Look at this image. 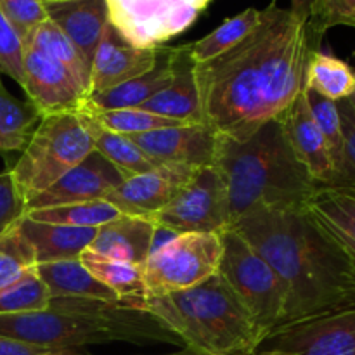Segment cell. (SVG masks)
<instances>
[{"instance_id":"30bf717a","label":"cell","mask_w":355,"mask_h":355,"mask_svg":"<svg viewBox=\"0 0 355 355\" xmlns=\"http://www.w3.org/2000/svg\"><path fill=\"white\" fill-rule=\"evenodd\" d=\"M211 0H107L110 23L137 47H159L186 31Z\"/></svg>"},{"instance_id":"7bdbcfd3","label":"cell","mask_w":355,"mask_h":355,"mask_svg":"<svg viewBox=\"0 0 355 355\" xmlns=\"http://www.w3.org/2000/svg\"><path fill=\"white\" fill-rule=\"evenodd\" d=\"M51 355H83L80 350H54Z\"/></svg>"},{"instance_id":"484cf974","label":"cell","mask_w":355,"mask_h":355,"mask_svg":"<svg viewBox=\"0 0 355 355\" xmlns=\"http://www.w3.org/2000/svg\"><path fill=\"white\" fill-rule=\"evenodd\" d=\"M40 120L37 107L16 99L0 78V155L23 153Z\"/></svg>"},{"instance_id":"836d02e7","label":"cell","mask_w":355,"mask_h":355,"mask_svg":"<svg viewBox=\"0 0 355 355\" xmlns=\"http://www.w3.org/2000/svg\"><path fill=\"white\" fill-rule=\"evenodd\" d=\"M305 94H307V103L309 107H311L312 116H314L315 125H318L326 144H328L329 155H331L333 163H335L336 177H338L343 166V132L338 104L335 101L326 99V97L319 96V94L312 92L309 89H305Z\"/></svg>"},{"instance_id":"2e32d148","label":"cell","mask_w":355,"mask_h":355,"mask_svg":"<svg viewBox=\"0 0 355 355\" xmlns=\"http://www.w3.org/2000/svg\"><path fill=\"white\" fill-rule=\"evenodd\" d=\"M132 141L158 163H180L201 166L214 165L218 135L203 123L158 128L132 135Z\"/></svg>"},{"instance_id":"8992f818","label":"cell","mask_w":355,"mask_h":355,"mask_svg":"<svg viewBox=\"0 0 355 355\" xmlns=\"http://www.w3.org/2000/svg\"><path fill=\"white\" fill-rule=\"evenodd\" d=\"M94 151L92 135L80 111L42 116L26 148L9 172L24 203L58 182Z\"/></svg>"},{"instance_id":"ac0fdd59","label":"cell","mask_w":355,"mask_h":355,"mask_svg":"<svg viewBox=\"0 0 355 355\" xmlns=\"http://www.w3.org/2000/svg\"><path fill=\"white\" fill-rule=\"evenodd\" d=\"M47 17L76 45L92 66L97 45L110 23L107 0H64L45 3Z\"/></svg>"},{"instance_id":"74e56055","label":"cell","mask_w":355,"mask_h":355,"mask_svg":"<svg viewBox=\"0 0 355 355\" xmlns=\"http://www.w3.org/2000/svg\"><path fill=\"white\" fill-rule=\"evenodd\" d=\"M23 40L0 10V75L23 87Z\"/></svg>"},{"instance_id":"603a6c76","label":"cell","mask_w":355,"mask_h":355,"mask_svg":"<svg viewBox=\"0 0 355 355\" xmlns=\"http://www.w3.org/2000/svg\"><path fill=\"white\" fill-rule=\"evenodd\" d=\"M305 210L355 255V189L319 186Z\"/></svg>"},{"instance_id":"277c9868","label":"cell","mask_w":355,"mask_h":355,"mask_svg":"<svg viewBox=\"0 0 355 355\" xmlns=\"http://www.w3.org/2000/svg\"><path fill=\"white\" fill-rule=\"evenodd\" d=\"M0 335L55 350H82L107 342L182 343L148 312L120 300L51 298L47 311L0 315Z\"/></svg>"},{"instance_id":"8fae6325","label":"cell","mask_w":355,"mask_h":355,"mask_svg":"<svg viewBox=\"0 0 355 355\" xmlns=\"http://www.w3.org/2000/svg\"><path fill=\"white\" fill-rule=\"evenodd\" d=\"M259 350L283 355H355V305L274 329Z\"/></svg>"},{"instance_id":"ee69618b","label":"cell","mask_w":355,"mask_h":355,"mask_svg":"<svg viewBox=\"0 0 355 355\" xmlns=\"http://www.w3.org/2000/svg\"><path fill=\"white\" fill-rule=\"evenodd\" d=\"M253 355H283V354L272 352V350H257V352Z\"/></svg>"},{"instance_id":"f1b7e54d","label":"cell","mask_w":355,"mask_h":355,"mask_svg":"<svg viewBox=\"0 0 355 355\" xmlns=\"http://www.w3.org/2000/svg\"><path fill=\"white\" fill-rule=\"evenodd\" d=\"M259 21L260 10L255 7H250V9L239 12L238 16L224 21L217 30H214L201 40L187 44V55L193 61V64H203V62L211 61L224 52L231 51L243 38L248 37L255 30Z\"/></svg>"},{"instance_id":"60d3db41","label":"cell","mask_w":355,"mask_h":355,"mask_svg":"<svg viewBox=\"0 0 355 355\" xmlns=\"http://www.w3.org/2000/svg\"><path fill=\"white\" fill-rule=\"evenodd\" d=\"M54 350L55 349H44V347L31 345V343L0 335V355H51Z\"/></svg>"},{"instance_id":"5bb4252c","label":"cell","mask_w":355,"mask_h":355,"mask_svg":"<svg viewBox=\"0 0 355 355\" xmlns=\"http://www.w3.org/2000/svg\"><path fill=\"white\" fill-rule=\"evenodd\" d=\"M125 177L97 151H92L80 165L73 166L58 182L26 203V211L62 207L83 201L106 200Z\"/></svg>"},{"instance_id":"7402d4cb","label":"cell","mask_w":355,"mask_h":355,"mask_svg":"<svg viewBox=\"0 0 355 355\" xmlns=\"http://www.w3.org/2000/svg\"><path fill=\"white\" fill-rule=\"evenodd\" d=\"M141 110L155 113L170 120L186 121V123H201L200 94L193 73V61L187 55L186 45L179 47L175 78L159 90L158 94L141 104Z\"/></svg>"},{"instance_id":"7a4b0ae2","label":"cell","mask_w":355,"mask_h":355,"mask_svg":"<svg viewBox=\"0 0 355 355\" xmlns=\"http://www.w3.org/2000/svg\"><path fill=\"white\" fill-rule=\"evenodd\" d=\"M232 229L283 281V326L355 305V255L305 208L253 211Z\"/></svg>"},{"instance_id":"d590c367","label":"cell","mask_w":355,"mask_h":355,"mask_svg":"<svg viewBox=\"0 0 355 355\" xmlns=\"http://www.w3.org/2000/svg\"><path fill=\"white\" fill-rule=\"evenodd\" d=\"M307 24L319 42L329 28H355V0H314Z\"/></svg>"},{"instance_id":"ab89813d","label":"cell","mask_w":355,"mask_h":355,"mask_svg":"<svg viewBox=\"0 0 355 355\" xmlns=\"http://www.w3.org/2000/svg\"><path fill=\"white\" fill-rule=\"evenodd\" d=\"M26 214V203L21 198L9 168L0 172V236L6 234Z\"/></svg>"},{"instance_id":"d6a6232c","label":"cell","mask_w":355,"mask_h":355,"mask_svg":"<svg viewBox=\"0 0 355 355\" xmlns=\"http://www.w3.org/2000/svg\"><path fill=\"white\" fill-rule=\"evenodd\" d=\"M51 298L47 286L33 267L16 283L0 291V315L47 311Z\"/></svg>"},{"instance_id":"9c48e42d","label":"cell","mask_w":355,"mask_h":355,"mask_svg":"<svg viewBox=\"0 0 355 355\" xmlns=\"http://www.w3.org/2000/svg\"><path fill=\"white\" fill-rule=\"evenodd\" d=\"M149 222L170 234H218L232 229L227 187L214 165L201 166L186 187Z\"/></svg>"},{"instance_id":"cb8c5ba5","label":"cell","mask_w":355,"mask_h":355,"mask_svg":"<svg viewBox=\"0 0 355 355\" xmlns=\"http://www.w3.org/2000/svg\"><path fill=\"white\" fill-rule=\"evenodd\" d=\"M40 279L47 286L52 298H99V300H120L114 291L96 279L80 259L62 262L42 263L35 267Z\"/></svg>"},{"instance_id":"83f0119b","label":"cell","mask_w":355,"mask_h":355,"mask_svg":"<svg viewBox=\"0 0 355 355\" xmlns=\"http://www.w3.org/2000/svg\"><path fill=\"white\" fill-rule=\"evenodd\" d=\"M23 47H33L44 54L51 55L58 62H61L66 69L73 73L76 80L85 87L90 96V76H92V66L87 62L82 52L76 45L52 23L51 19L44 21L40 26L35 28L30 37L23 42Z\"/></svg>"},{"instance_id":"bcb514c9","label":"cell","mask_w":355,"mask_h":355,"mask_svg":"<svg viewBox=\"0 0 355 355\" xmlns=\"http://www.w3.org/2000/svg\"><path fill=\"white\" fill-rule=\"evenodd\" d=\"M349 101H350V103H352V104H354V106H355V94H354V96H352V97H350V99H349Z\"/></svg>"},{"instance_id":"d4e9b609","label":"cell","mask_w":355,"mask_h":355,"mask_svg":"<svg viewBox=\"0 0 355 355\" xmlns=\"http://www.w3.org/2000/svg\"><path fill=\"white\" fill-rule=\"evenodd\" d=\"M83 118H85L90 135H92L94 151H97L104 159H107L125 179L139 175V173H146L155 166L162 165V163L155 162L151 156L146 155L128 135L106 130V128L99 127L96 121L90 120L87 114H83Z\"/></svg>"},{"instance_id":"4fadbf2b","label":"cell","mask_w":355,"mask_h":355,"mask_svg":"<svg viewBox=\"0 0 355 355\" xmlns=\"http://www.w3.org/2000/svg\"><path fill=\"white\" fill-rule=\"evenodd\" d=\"M198 166L162 163L153 170L125 179L106 201L130 217H149L165 208L189 184Z\"/></svg>"},{"instance_id":"9a60e30c","label":"cell","mask_w":355,"mask_h":355,"mask_svg":"<svg viewBox=\"0 0 355 355\" xmlns=\"http://www.w3.org/2000/svg\"><path fill=\"white\" fill-rule=\"evenodd\" d=\"M159 47H137L128 42L116 26L107 23L92 61L90 94L116 87L144 75L158 62Z\"/></svg>"},{"instance_id":"3957f363","label":"cell","mask_w":355,"mask_h":355,"mask_svg":"<svg viewBox=\"0 0 355 355\" xmlns=\"http://www.w3.org/2000/svg\"><path fill=\"white\" fill-rule=\"evenodd\" d=\"M214 166L227 187L232 225L260 210H300L318 184L291 151L281 118L245 141L218 137Z\"/></svg>"},{"instance_id":"5b68a950","label":"cell","mask_w":355,"mask_h":355,"mask_svg":"<svg viewBox=\"0 0 355 355\" xmlns=\"http://www.w3.org/2000/svg\"><path fill=\"white\" fill-rule=\"evenodd\" d=\"M120 302L155 315L200 355H253L266 340V333L218 272L191 290Z\"/></svg>"},{"instance_id":"1f68e13d","label":"cell","mask_w":355,"mask_h":355,"mask_svg":"<svg viewBox=\"0 0 355 355\" xmlns=\"http://www.w3.org/2000/svg\"><path fill=\"white\" fill-rule=\"evenodd\" d=\"M78 111L96 121L99 127L106 128V130L114 132V134L121 135H139L146 134V132L158 130V128H168V127H180V125H194L186 123V121L170 120V118L158 116L155 113L141 110V107H127V110H92V107L82 106Z\"/></svg>"},{"instance_id":"4316f807","label":"cell","mask_w":355,"mask_h":355,"mask_svg":"<svg viewBox=\"0 0 355 355\" xmlns=\"http://www.w3.org/2000/svg\"><path fill=\"white\" fill-rule=\"evenodd\" d=\"M305 89L335 103L350 99L355 94V71L342 59L314 51L305 73Z\"/></svg>"},{"instance_id":"f546056e","label":"cell","mask_w":355,"mask_h":355,"mask_svg":"<svg viewBox=\"0 0 355 355\" xmlns=\"http://www.w3.org/2000/svg\"><path fill=\"white\" fill-rule=\"evenodd\" d=\"M80 262L99 283L114 291L118 298L144 297L146 295L142 266L110 259V257L92 252L90 248L80 255Z\"/></svg>"},{"instance_id":"f6af8a7d","label":"cell","mask_w":355,"mask_h":355,"mask_svg":"<svg viewBox=\"0 0 355 355\" xmlns=\"http://www.w3.org/2000/svg\"><path fill=\"white\" fill-rule=\"evenodd\" d=\"M42 2H44V3H47V2H64V0H42Z\"/></svg>"},{"instance_id":"4dcf8cb0","label":"cell","mask_w":355,"mask_h":355,"mask_svg":"<svg viewBox=\"0 0 355 355\" xmlns=\"http://www.w3.org/2000/svg\"><path fill=\"white\" fill-rule=\"evenodd\" d=\"M28 218L44 224L69 225V227L99 229L110 222L120 218L121 211L106 200L83 201V203L62 205V207L40 208V210L26 211Z\"/></svg>"},{"instance_id":"44dd1931","label":"cell","mask_w":355,"mask_h":355,"mask_svg":"<svg viewBox=\"0 0 355 355\" xmlns=\"http://www.w3.org/2000/svg\"><path fill=\"white\" fill-rule=\"evenodd\" d=\"M17 227L30 245L37 266L80 259L97 234V229L44 224L31 220L26 215L17 222Z\"/></svg>"},{"instance_id":"ba28073f","label":"cell","mask_w":355,"mask_h":355,"mask_svg":"<svg viewBox=\"0 0 355 355\" xmlns=\"http://www.w3.org/2000/svg\"><path fill=\"white\" fill-rule=\"evenodd\" d=\"M222 239L218 234H172L156 245L142 263L144 297L179 293L205 283L218 272Z\"/></svg>"},{"instance_id":"f35d334b","label":"cell","mask_w":355,"mask_h":355,"mask_svg":"<svg viewBox=\"0 0 355 355\" xmlns=\"http://www.w3.org/2000/svg\"><path fill=\"white\" fill-rule=\"evenodd\" d=\"M338 111L343 132V166L331 187L355 189V106L349 99L340 101Z\"/></svg>"},{"instance_id":"b9f144b4","label":"cell","mask_w":355,"mask_h":355,"mask_svg":"<svg viewBox=\"0 0 355 355\" xmlns=\"http://www.w3.org/2000/svg\"><path fill=\"white\" fill-rule=\"evenodd\" d=\"M312 3H314V0H291L290 10L298 17V19L307 23L309 16H311Z\"/></svg>"},{"instance_id":"d6986e66","label":"cell","mask_w":355,"mask_h":355,"mask_svg":"<svg viewBox=\"0 0 355 355\" xmlns=\"http://www.w3.org/2000/svg\"><path fill=\"white\" fill-rule=\"evenodd\" d=\"M177 59L179 47H162L155 68L103 92L90 94L83 106L101 111L139 107L175 78Z\"/></svg>"},{"instance_id":"e0dca14e","label":"cell","mask_w":355,"mask_h":355,"mask_svg":"<svg viewBox=\"0 0 355 355\" xmlns=\"http://www.w3.org/2000/svg\"><path fill=\"white\" fill-rule=\"evenodd\" d=\"M284 135L298 162L307 168L318 186L329 187L336 179V168L329 155L328 144L315 125L307 103V94L297 97L290 110L281 116Z\"/></svg>"},{"instance_id":"7c38bea8","label":"cell","mask_w":355,"mask_h":355,"mask_svg":"<svg viewBox=\"0 0 355 355\" xmlns=\"http://www.w3.org/2000/svg\"><path fill=\"white\" fill-rule=\"evenodd\" d=\"M23 90L42 116L78 111L89 99L85 87L69 69L33 47L23 51Z\"/></svg>"},{"instance_id":"e575fe53","label":"cell","mask_w":355,"mask_h":355,"mask_svg":"<svg viewBox=\"0 0 355 355\" xmlns=\"http://www.w3.org/2000/svg\"><path fill=\"white\" fill-rule=\"evenodd\" d=\"M37 267L33 252L17 224L0 236V291Z\"/></svg>"},{"instance_id":"ffe728a7","label":"cell","mask_w":355,"mask_h":355,"mask_svg":"<svg viewBox=\"0 0 355 355\" xmlns=\"http://www.w3.org/2000/svg\"><path fill=\"white\" fill-rule=\"evenodd\" d=\"M159 229L142 217L121 215L97 229L90 250L121 262L142 266L156 246Z\"/></svg>"},{"instance_id":"52a82bcc","label":"cell","mask_w":355,"mask_h":355,"mask_svg":"<svg viewBox=\"0 0 355 355\" xmlns=\"http://www.w3.org/2000/svg\"><path fill=\"white\" fill-rule=\"evenodd\" d=\"M218 274L231 286L266 338L283 326L286 291L272 267L234 229L222 232Z\"/></svg>"},{"instance_id":"8d00e7d4","label":"cell","mask_w":355,"mask_h":355,"mask_svg":"<svg viewBox=\"0 0 355 355\" xmlns=\"http://www.w3.org/2000/svg\"><path fill=\"white\" fill-rule=\"evenodd\" d=\"M0 10L23 42L30 37L35 28L49 19L45 3L42 0H0Z\"/></svg>"},{"instance_id":"6da1fadb","label":"cell","mask_w":355,"mask_h":355,"mask_svg":"<svg viewBox=\"0 0 355 355\" xmlns=\"http://www.w3.org/2000/svg\"><path fill=\"white\" fill-rule=\"evenodd\" d=\"M321 42L290 9L270 3L236 47L193 64L201 123L218 137L245 141L283 116L305 89L312 52Z\"/></svg>"}]
</instances>
